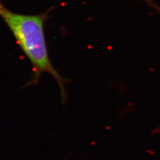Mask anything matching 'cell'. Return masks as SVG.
<instances>
[{
  "instance_id": "obj_1",
  "label": "cell",
  "mask_w": 160,
  "mask_h": 160,
  "mask_svg": "<svg viewBox=\"0 0 160 160\" xmlns=\"http://www.w3.org/2000/svg\"><path fill=\"white\" fill-rule=\"evenodd\" d=\"M53 9L52 7L37 15L20 14L8 9L0 0V18L7 25L32 66L31 76L23 88L37 85L42 73H48L57 82L62 103L65 105L67 99L66 84L69 79L62 77L53 67L49 56L44 30L45 23Z\"/></svg>"
}]
</instances>
